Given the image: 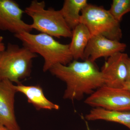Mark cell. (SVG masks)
I'll use <instances>...</instances> for the list:
<instances>
[{
    "instance_id": "ac0fdd59",
    "label": "cell",
    "mask_w": 130,
    "mask_h": 130,
    "mask_svg": "<svg viewBox=\"0 0 130 130\" xmlns=\"http://www.w3.org/2000/svg\"><path fill=\"white\" fill-rule=\"evenodd\" d=\"M123 89L130 91V81H126L125 82Z\"/></svg>"
},
{
    "instance_id": "5b68a950",
    "label": "cell",
    "mask_w": 130,
    "mask_h": 130,
    "mask_svg": "<svg viewBox=\"0 0 130 130\" xmlns=\"http://www.w3.org/2000/svg\"><path fill=\"white\" fill-rule=\"evenodd\" d=\"M81 16L80 23L86 26L91 36L100 35L118 41L122 38L120 22L115 19L109 10L88 4L81 11Z\"/></svg>"
},
{
    "instance_id": "e0dca14e",
    "label": "cell",
    "mask_w": 130,
    "mask_h": 130,
    "mask_svg": "<svg viewBox=\"0 0 130 130\" xmlns=\"http://www.w3.org/2000/svg\"><path fill=\"white\" fill-rule=\"evenodd\" d=\"M3 37L2 36H0V55L5 50L6 48L5 43L3 42Z\"/></svg>"
},
{
    "instance_id": "d6986e66",
    "label": "cell",
    "mask_w": 130,
    "mask_h": 130,
    "mask_svg": "<svg viewBox=\"0 0 130 130\" xmlns=\"http://www.w3.org/2000/svg\"><path fill=\"white\" fill-rule=\"evenodd\" d=\"M0 130H10L1 124H0Z\"/></svg>"
},
{
    "instance_id": "7a4b0ae2",
    "label": "cell",
    "mask_w": 130,
    "mask_h": 130,
    "mask_svg": "<svg viewBox=\"0 0 130 130\" xmlns=\"http://www.w3.org/2000/svg\"><path fill=\"white\" fill-rule=\"evenodd\" d=\"M14 36L22 42L23 46L43 57L44 60L43 71L44 72L49 71L55 65H67L73 60L70 44L60 43L50 35L23 32Z\"/></svg>"
},
{
    "instance_id": "7c38bea8",
    "label": "cell",
    "mask_w": 130,
    "mask_h": 130,
    "mask_svg": "<svg viewBox=\"0 0 130 130\" xmlns=\"http://www.w3.org/2000/svg\"><path fill=\"white\" fill-rule=\"evenodd\" d=\"M85 119L87 121L105 120L123 124L130 129V111H111L94 108L86 114Z\"/></svg>"
},
{
    "instance_id": "9a60e30c",
    "label": "cell",
    "mask_w": 130,
    "mask_h": 130,
    "mask_svg": "<svg viewBox=\"0 0 130 130\" xmlns=\"http://www.w3.org/2000/svg\"><path fill=\"white\" fill-rule=\"evenodd\" d=\"M109 11L115 19L120 23L123 16L130 12V0H113Z\"/></svg>"
},
{
    "instance_id": "2e32d148",
    "label": "cell",
    "mask_w": 130,
    "mask_h": 130,
    "mask_svg": "<svg viewBox=\"0 0 130 130\" xmlns=\"http://www.w3.org/2000/svg\"><path fill=\"white\" fill-rule=\"evenodd\" d=\"M126 64L127 70V78H126V81H130V58L129 57L126 60Z\"/></svg>"
},
{
    "instance_id": "277c9868",
    "label": "cell",
    "mask_w": 130,
    "mask_h": 130,
    "mask_svg": "<svg viewBox=\"0 0 130 130\" xmlns=\"http://www.w3.org/2000/svg\"><path fill=\"white\" fill-rule=\"evenodd\" d=\"M38 56L25 47L9 43L0 55V80L21 84L30 76L32 60Z\"/></svg>"
},
{
    "instance_id": "6da1fadb",
    "label": "cell",
    "mask_w": 130,
    "mask_h": 130,
    "mask_svg": "<svg viewBox=\"0 0 130 130\" xmlns=\"http://www.w3.org/2000/svg\"><path fill=\"white\" fill-rule=\"evenodd\" d=\"M51 74L66 85L63 98L79 101L85 95H90L105 85L101 72L94 62L73 60L67 65L58 64L49 70Z\"/></svg>"
},
{
    "instance_id": "8992f818",
    "label": "cell",
    "mask_w": 130,
    "mask_h": 130,
    "mask_svg": "<svg viewBox=\"0 0 130 130\" xmlns=\"http://www.w3.org/2000/svg\"><path fill=\"white\" fill-rule=\"evenodd\" d=\"M85 103L111 111H130V91L104 85L90 95Z\"/></svg>"
},
{
    "instance_id": "ffe728a7",
    "label": "cell",
    "mask_w": 130,
    "mask_h": 130,
    "mask_svg": "<svg viewBox=\"0 0 130 130\" xmlns=\"http://www.w3.org/2000/svg\"><path fill=\"white\" fill-rule=\"evenodd\" d=\"M85 123H86V127H87V130H90V129L89 127L88 124V123L86 121H85Z\"/></svg>"
},
{
    "instance_id": "9c48e42d",
    "label": "cell",
    "mask_w": 130,
    "mask_h": 130,
    "mask_svg": "<svg viewBox=\"0 0 130 130\" xmlns=\"http://www.w3.org/2000/svg\"><path fill=\"white\" fill-rule=\"evenodd\" d=\"M13 83L0 80V124L10 130H21L14 112V98L17 93Z\"/></svg>"
},
{
    "instance_id": "5bb4252c",
    "label": "cell",
    "mask_w": 130,
    "mask_h": 130,
    "mask_svg": "<svg viewBox=\"0 0 130 130\" xmlns=\"http://www.w3.org/2000/svg\"><path fill=\"white\" fill-rule=\"evenodd\" d=\"M86 0H65L60 11L66 23L72 30L80 24L81 11L88 5Z\"/></svg>"
},
{
    "instance_id": "52a82bcc",
    "label": "cell",
    "mask_w": 130,
    "mask_h": 130,
    "mask_svg": "<svg viewBox=\"0 0 130 130\" xmlns=\"http://www.w3.org/2000/svg\"><path fill=\"white\" fill-rule=\"evenodd\" d=\"M25 13L19 4L13 0H0V30L9 31L14 35L23 32H30V24L22 19Z\"/></svg>"
},
{
    "instance_id": "ba28073f",
    "label": "cell",
    "mask_w": 130,
    "mask_h": 130,
    "mask_svg": "<svg viewBox=\"0 0 130 130\" xmlns=\"http://www.w3.org/2000/svg\"><path fill=\"white\" fill-rule=\"evenodd\" d=\"M128 57L126 54L118 53L108 58L101 71L105 85L123 88L127 78L126 61Z\"/></svg>"
},
{
    "instance_id": "30bf717a",
    "label": "cell",
    "mask_w": 130,
    "mask_h": 130,
    "mask_svg": "<svg viewBox=\"0 0 130 130\" xmlns=\"http://www.w3.org/2000/svg\"><path fill=\"white\" fill-rule=\"evenodd\" d=\"M126 47V44L118 41L100 35L93 36L85 50L84 60L94 62L98 58H108L116 53H123Z\"/></svg>"
},
{
    "instance_id": "3957f363",
    "label": "cell",
    "mask_w": 130,
    "mask_h": 130,
    "mask_svg": "<svg viewBox=\"0 0 130 130\" xmlns=\"http://www.w3.org/2000/svg\"><path fill=\"white\" fill-rule=\"evenodd\" d=\"M44 1L33 0L26 7L25 13L32 19L31 28L53 37L70 38L72 30L68 27L59 10L45 9Z\"/></svg>"
},
{
    "instance_id": "4fadbf2b",
    "label": "cell",
    "mask_w": 130,
    "mask_h": 130,
    "mask_svg": "<svg viewBox=\"0 0 130 130\" xmlns=\"http://www.w3.org/2000/svg\"><path fill=\"white\" fill-rule=\"evenodd\" d=\"M71 42L70 49L73 60H84V53L91 35L88 29L83 24L80 23L72 31Z\"/></svg>"
},
{
    "instance_id": "8fae6325",
    "label": "cell",
    "mask_w": 130,
    "mask_h": 130,
    "mask_svg": "<svg viewBox=\"0 0 130 130\" xmlns=\"http://www.w3.org/2000/svg\"><path fill=\"white\" fill-rule=\"evenodd\" d=\"M16 92L22 93L27 98L28 102L37 110H58L59 106L51 102L45 96L40 85L27 86L20 84L14 85Z\"/></svg>"
}]
</instances>
